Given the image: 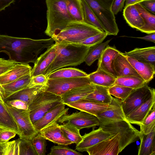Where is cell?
I'll return each mask as SVG.
<instances>
[{
    "label": "cell",
    "instance_id": "obj_1",
    "mask_svg": "<svg viewBox=\"0 0 155 155\" xmlns=\"http://www.w3.org/2000/svg\"><path fill=\"white\" fill-rule=\"evenodd\" d=\"M50 38L33 39L0 35V53L7 54L9 59L18 63H35L38 55L45 49L53 45Z\"/></svg>",
    "mask_w": 155,
    "mask_h": 155
},
{
    "label": "cell",
    "instance_id": "obj_2",
    "mask_svg": "<svg viewBox=\"0 0 155 155\" xmlns=\"http://www.w3.org/2000/svg\"><path fill=\"white\" fill-rule=\"evenodd\" d=\"M56 56L47 68L44 74L46 76L51 73L63 67L75 66L84 62L91 47L80 43H55Z\"/></svg>",
    "mask_w": 155,
    "mask_h": 155
},
{
    "label": "cell",
    "instance_id": "obj_3",
    "mask_svg": "<svg viewBox=\"0 0 155 155\" xmlns=\"http://www.w3.org/2000/svg\"><path fill=\"white\" fill-rule=\"evenodd\" d=\"M46 3L47 25L45 33L47 35L51 38L76 21L68 11L66 0H46Z\"/></svg>",
    "mask_w": 155,
    "mask_h": 155
},
{
    "label": "cell",
    "instance_id": "obj_4",
    "mask_svg": "<svg viewBox=\"0 0 155 155\" xmlns=\"http://www.w3.org/2000/svg\"><path fill=\"white\" fill-rule=\"evenodd\" d=\"M101 32L98 28L84 21H74L51 38L55 43H78Z\"/></svg>",
    "mask_w": 155,
    "mask_h": 155
},
{
    "label": "cell",
    "instance_id": "obj_5",
    "mask_svg": "<svg viewBox=\"0 0 155 155\" xmlns=\"http://www.w3.org/2000/svg\"><path fill=\"white\" fill-rule=\"evenodd\" d=\"M104 131L114 136L119 135L120 152L130 144L139 139L140 131L126 120L100 125Z\"/></svg>",
    "mask_w": 155,
    "mask_h": 155
},
{
    "label": "cell",
    "instance_id": "obj_6",
    "mask_svg": "<svg viewBox=\"0 0 155 155\" xmlns=\"http://www.w3.org/2000/svg\"><path fill=\"white\" fill-rule=\"evenodd\" d=\"M62 103L61 96L44 90L28 106L30 117L33 124L48 111Z\"/></svg>",
    "mask_w": 155,
    "mask_h": 155
},
{
    "label": "cell",
    "instance_id": "obj_7",
    "mask_svg": "<svg viewBox=\"0 0 155 155\" xmlns=\"http://www.w3.org/2000/svg\"><path fill=\"white\" fill-rule=\"evenodd\" d=\"M92 11L108 35H116L119 29L115 15L111 9L105 8L96 0H84Z\"/></svg>",
    "mask_w": 155,
    "mask_h": 155
},
{
    "label": "cell",
    "instance_id": "obj_8",
    "mask_svg": "<svg viewBox=\"0 0 155 155\" xmlns=\"http://www.w3.org/2000/svg\"><path fill=\"white\" fill-rule=\"evenodd\" d=\"M4 104L18 127L19 138L31 140L38 133L31 121L28 109H18Z\"/></svg>",
    "mask_w": 155,
    "mask_h": 155
},
{
    "label": "cell",
    "instance_id": "obj_9",
    "mask_svg": "<svg viewBox=\"0 0 155 155\" xmlns=\"http://www.w3.org/2000/svg\"><path fill=\"white\" fill-rule=\"evenodd\" d=\"M154 94V89L149 87L147 84L133 89L125 99L120 101L121 107L126 117L148 100Z\"/></svg>",
    "mask_w": 155,
    "mask_h": 155
},
{
    "label": "cell",
    "instance_id": "obj_10",
    "mask_svg": "<svg viewBox=\"0 0 155 155\" xmlns=\"http://www.w3.org/2000/svg\"><path fill=\"white\" fill-rule=\"evenodd\" d=\"M91 83L87 76L48 79L44 90L61 96L73 88Z\"/></svg>",
    "mask_w": 155,
    "mask_h": 155
},
{
    "label": "cell",
    "instance_id": "obj_11",
    "mask_svg": "<svg viewBox=\"0 0 155 155\" xmlns=\"http://www.w3.org/2000/svg\"><path fill=\"white\" fill-rule=\"evenodd\" d=\"M67 122L79 130L86 128L95 127L99 126L100 123L97 116L82 110L69 114H66L61 117L58 123Z\"/></svg>",
    "mask_w": 155,
    "mask_h": 155
},
{
    "label": "cell",
    "instance_id": "obj_12",
    "mask_svg": "<svg viewBox=\"0 0 155 155\" xmlns=\"http://www.w3.org/2000/svg\"><path fill=\"white\" fill-rule=\"evenodd\" d=\"M120 102V100L114 97L112 103L109 104L97 103L85 99H83L66 105L70 107L97 116L106 110L115 107Z\"/></svg>",
    "mask_w": 155,
    "mask_h": 155
},
{
    "label": "cell",
    "instance_id": "obj_13",
    "mask_svg": "<svg viewBox=\"0 0 155 155\" xmlns=\"http://www.w3.org/2000/svg\"><path fill=\"white\" fill-rule=\"evenodd\" d=\"M89 155H117L120 152L119 135L116 134L92 146L86 150Z\"/></svg>",
    "mask_w": 155,
    "mask_h": 155
},
{
    "label": "cell",
    "instance_id": "obj_14",
    "mask_svg": "<svg viewBox=\"0 0 155 155\" xmlns=\"http://www.w3.org/2000/svg\"><path fill=\"white\" fill-rule=\"evenodd\" d=\"M65 105L62 103L57 105L34 123L33 124L36 130L39 133L45 127L57 122L59 119L66 114L68 111L69 108H65Z\"/></svg>",
    "mask_w": 155,
    "mask_h": 155
},
{
    "label": "cell",
    "instance_id": "obj_15",
    "mask_svg": "<svg viewBox=\"0 0 155 155\" xmlns=\"http://www.w3.org/2000/svg\"><path fill=\"white\" fill-rule=\"evenodd\" d=\"M113 136L104 130L99 127L98 129L93 130L82 136V140L76 144V149L82 152L86 151L90 147Z\"/></svg>",
    "mask_w": 155,
    "mask_h": 155
},
{
    "label": "cell",
    "instance_id": "obj_16",
    "mask_svg": "<svg viewBox=\"0 0 155 155\" xmlns=\"http://www.w3.org/2000/svg\"><path fill=\"white\" fill-rule=\"evenodd\" d=\"M121 52L115 47L107 45L98 59L97 69L103 70L117 78L113 67V61Z\"/></svg>",
    "mask_w": 155,
    "mask_h": 155
},
{
    "label": "cell",
    "instance_id": "obj_17",
    "mask_svg": "<svg viewBox=\"0 0 155 155\" xmlns=\"http://www.w3.org/2000/svg\"><path fill=\"white\" fill-rule=\"evenodd\" d=\"M155 105V94L126 117V120L131 124L140 126Z\"/></svg>",
    "mask_w": 155,
    "mask_h": 155
},
{
    "label": "cell",
    "instance_id": "obj_18",
    "mask_svg": "<svg viewBox=\"0 0 155 155\" xmlns=\"http://www.w3.org/2000/svg\"><path fill=\"white\" fill-rule=\"evenodd\" d=\"M39 133L46 140L58 145L67 146L72 143L64 136L60 125L57 122L54 123L43 129Z\"/></svg>",
    "mask_w": 155,
    "mask_h": 155
},
{
    "label": "cell",
    "instance_id": "obj_19",
    "mask_svg": "<svg viewBox=\"0 0 155 155\" xmlns=\"http://www.w3.org/2000/svg\"><path fill=\"white\" fill-rule=\"evenodd\" d=\"M95 89V85L92 83L73 88L60 96L61 102L66 105L84 99Z\"/></svg>",
    "mask_w": 155,
    "mask_h": 155
},
{
    "label": "cell",
    "instance_id": "obj_20",
    "mask_svg": "<svg viewBox=\"0 0 155 155\" xmlns=\"http://www.w3.org/2000/svg\"><path fill=\"white\" fill-rule=\"evenodd\" d=\"M56 56V51L54 45L38 58L31 71L32 77L40 74H44L45 71L54 61Z\"/></svg>",
    "mask_w": 155,
    "mask_h": 155
},
{
    "label": "cell",
    "instance_id": "obj_21",
    "mask_svg": "<svg viewBox=\"0 0 155 155\" xmlns=\"http://www.w3.org/2000/svg\"><path fill=\"white\" fill-rule=\"evenodd\" d=\"M113 67L117 78L132 76L142 78L128 61L126 56L121 52L114 60Z\"/></svg>",
    "mask_w": 155,
    "mask_h": 155
},
{
    "label": "cell",
    "instance_id": "obj_22",
    "mask_svg": "<svg viewBox=\"0 0 155 155\" xmlns=\"http://www.w3.org/2000/svg\"><path fill=\"white\" fill-rule=\"evenodd\" d=\"M32 69L28 64L18 63L6 73L0 76V84L2 85L12 82L31 73Z\"/></svg>",
    "mask_w": 155,
    "mask_h": 155
},
{
    "label": "cell",
    "instance_id": "obj_23",
    "mask_svg": "<svg viewBox=\"0 0 155 155\" xmlns=\"http://www.w3.org/2000/svg\"><path fill=\"white\" fill-rule=\"evenodd\" d=\"M124 55L137 60L155 65V47L136 48L128 52L122 53Z\"/></svg>",
    "mask_w": 155,
    "mask_h": 155
},
{
    "label": "cell",
    "instance_id": "obj_24",
    "mask_svg": "<svg viewBox=\"0 0 155 155\" xmlns=\"http://www.w3.org/2000/svg\"><path fill=\"white\" fill-rule=\"evenodd\" d=\"M126 56L136 71L146 82L148 83L153 78L155 73V65Z\"/></svg>",
    "mask_w": 155,
    "mask_h": 155
},
{
    "label": "cell",
    "instance_id": "obj_25",
    "mask_svg": "<svg viewBox=\"0 0 155 155\" xmlns=\"http://www.w3.org/2000/svg\"><path fill=\"white\" fill-rule=\"evenodd\" d=\"M45 86H36L26 88L16 92L5 99L7 101L19 99L26 102L28 106L37 96L44 90Z\"/></svg>",
    "mask_w": 155,
    "mask_h": 155
},
{
    "label": "cell",
    "instance_id": "obj_26",
    "mask_svg": "<svg viewBox=\"0 0 155 155\" xmlns=\"http://www.w3.org/2000/svg\"><path fill=\"white\" fill-rule=\"evenodd\" d=\"M123 15L127 23L131 27L137 29L143 27L145 22L135 4L125 6Z\"/></svg>",
    "mask_w": 155,
    "mask_h": 155
},
{
    "label": "cell",
    "instance_id": "obj_27",
    "mask_svg": "<svg viewBox=\"0 0 155 155\" xmlns=\"http://www.w3.org/2000/svg\"><path fill=\"white\" fill-rule=\"evenodd\" d=\"M155 129L144 134L140 133V143L138 147V155L155 154Z\"/></svg>",
    "mask_w": 155,
    "mask_h": 155
},
{
    "label": "cell",
    "instance_id": "obj_28",
    "mask_svg": "<svg viewBox=\"0 0 155 155\" xmlns=\"http://www.w3.org/2000/svg\"><path fill=\"white\" fill-rule=\"evenodd\" d=\"M97 116L99 120L100 125L125 120L126 119L120 102L115 107L106 110Z\"/></svg>",
    "mask_w": 155,
    "mask_h": 155
},
{
    "label": "cell",
    "instance_id": "obj_29",
    "mask_svg": "<svg viewBox=\"0 0 155 155\" xmlns=\"http://www.w3.org/2000/svg\"><path fill=\"white\" fill-rule=\"evenodd\" d=\"M91 83L97 85L109 88L114 84L116 78L101 70L97 69L87 76Z\"/></svg>",
    "mask_w": 155,
    "mask_h": 155
},
{
    "label": "cell",
    "instance_id": "obj_30",
    "mask_svg": "<svg viewBox=\"0 0 155 155\" xmlns=\"http://www.w3.org/2000/svg\"><path fill=\"white\" fill-rule=\"evenodd\" d=\"M31 78L30 73L10 83L2 85L5 91V99L16 92L28 88Z\"/></svg>",
    "mask_w": 155,
    "mask_h": 155
},
{
    "label": "cell",
    "instance_id": "obj_31",
    "mask_svg": "<svg viewBox=\"0 0 155 155\" xmlns=\"http://www.w3.org/2000/svg\"><path fill=\"white\" fill-rule=\"evenodd\" d=\"M108 89V87L95 85L94 91L84 99L97 103L110 104L112 102L113 97L110 94Z\"/></svg>",
    "mask_w": 155,
    "mask_h": 155
},
{
    "label": "cell",
    "instance_id": "obj_32",
    "mask_svg": "<svg viewBox=\"0 0 155 155\" xmlns=\"http://www.w3.org/2000/svg\"><path fill=\"white\" fill-rule=\"evenodd\" d=\"M145 22L144 25L137 29L147 34L155 32V16L145 8L140 3L135 4Z\"/></svg>",
    "mask_w": 155,
    "mask_h": 155
},
{
    "label": "cell",
    "instance_id": "obj_33",
    "mask_svg": "<svg viewBox=\"0 0 155 155\" xmlns=\"http://www.w3.org/2000/svg\"><path fill=\"white\" fill-rule=\"evenodd\" d=\"M88 75L87 74L81 70L68 68L57 70L47 76L48 79H54L86 77Z\"/></svg>",
    "mask_w": 155,
    "mask_h": 155
},
{
    "label": "cell",
    "instance_id": "obj_34",
    "mask_svg": "<svg viewBox=\"0 0 155 155\" xmlns=\"http://www.w3.org/2000/svg\"><path fill=\"white\" fill-rule=\"evenodd\" d=\"M4 103L0 101V127L13 130L19 136L18 127Z\"/></svg>",
    "mask_w": 155,
    "mask_h": 155
},
{
    "label": "cell",
    "instance_id": "obj_35",
    "mask_svg": "<svg viewBox=\"0 0 155 155\" xmlns=\"http://www.w3.org/2000/svg\"><path fill=\"white\" fill-rule=\"evenodd\" d=\"M68 11L75 21H84V13L81 0H66Z\"/></svg>",
    "mask_w": 155,
    "mask_h": 155
},
{
    "label": "cell",
    "instance_id": "obj_36",
    "mask_svg": "<svg viewBox=\"0 0 155 155\" xmlns=\"http://www.w3.org/2000/svg\"><path fill=\"white\" fill-rule=\"evenodd\" d=\"M147 84L141 78L134 76H129L117 78L114 84L122 85L135 89Z\"/></svg>",
    "mask_w": 155,
    "mask_h": 155
},
{
    "label": "cell",
    "instance_id": "obj_37",
    "mask_svg": "<svg viewBox=\"0 0 155 155\" xmlns=\"http://www.w3.org/2000/svg\"><path fill=\"white\" fill-rule=\"evenodd\" d=\"M61 125V129L65 137L72 143L76 144L82 140V136L77 128L68 122L63 123Z\"/></svg>",
    "mask_w": 155,
    "mask_h": 155
},
{
    "label": "cell",
    "instance_id": "obj_38",
    "mask_svg": "<svg viewBox=\"0 0 155 155\" xmlns=\"http://www.w3.org/2000/svg\"><path fill=\"white\" fill-rule=\"evenodd\" d=\"M111 40H108L91 47L84 61L88 66H90L96 60L99 59Z\"/></svg>",
    "mask_w": 155,
    "mask_h": 155
},
{
    "label": "cell",
    "instance_id": "obj_39",
    "mask_svg": "<svg viewBox=\"0 0 155 155\" xmlns=\"http://www.w3.org/2000/svg\"><path fill=\"white\" fill-rule=\"evenodd\" d=\"M81 1L84 11V21L96 27L102 32H104L102 27L91 8L84 0Z\"/></svg>",
    "mask_w": 155,
    "mask_h": 155
},
{
    "label": "cell",
    "instance_id": "obj_40",
    "mask_svg": "<svg viewBox=\"0 0 155 155\" xmlns=\"http://www.w3.org/2000/svg\"><path fill=\"white\" fill-rule=\"evenodd\" d=\"M140 126V133L148 134L155 129V105Z\"/></svg>",
    "mask_w": 155,
    "mask_h": 155
},
{
    "label": "cell",
    "instance_id": "obj_41",
    "mask_svg": "<svg viewBox=\"0 0 155 155\" xmlns=\"http://www.w3.org/2000/svg\"><path fill=\"white\" fill-rule=\"evenodd\" d=\"M133 90V89L122 85L114 84L109 88L110 94L117 98L123 101L125 99Z\"/></svg>",
    "mask_w": 155,
    "mask_h": 155
},
{
    "label": "cell",
    "instance_id": "obj_42",
    "mask_svg": "<svg viewBox=\"0 0 155 155\" xmlns=\"http://www.w3.org/2000/svg\"><path fill=\"white\" fill-rule=\"evenodd\" d=\"M19 155H38L31 140L19 138Z\"/></svg>",
    "mask_w": 155,
    "mask_h": 155
},
{
    "label": "cell",
    "instance_id": "obj_43",
    "mask_svg": "<svg viewBox=\"0 0 155 155\" xmlns=\"http://www.w3.org/2000/svg\"><path fill=\"white\" fill-rule=\"evenodd\" d=\"M82 154L70 148L67 145H58L52 146L49 153L50 155H81Z\"/></svg>",
    "mask_w": 155,
    "mask_h": 155
},
{
    "label": "cell",
    "instance_id": "obj_44",
    "mask_svg": "<svg viewBox=\"0 0 155 155\" xmlns=\"http://www.w3.org/2000/svg\"><path fill=\"white\" fill-rule=\"evenodd\" d=\"M31 141L38 155H45L46 153V140L38 133L34 137Z\"/></svg>",
    "mask_w": 155,
    "mask_h": 155
},
{
    "label": "cell",
    "instance_id": "obj_45",
    "mask_svg": "<svg viewBox=\"0 0 155 155\" xmlns=\"http://www.w3.org/2000/svg\"><path fill=\"white\" fill-rule=\"evenodd\" d=\"M107 35L106 32H101L89 37L78 43L89 47H92L102 42Z\"/></svg>",
    "mask_w": 155,
    "mask_h": 155
},
{
    "label": "cell",
    "instance_id": "obj_46",
    "mask_svg": "<svg viewBox=\"0 0 155 155\" xmlns=\"http://www.w3.org/2000/svg\"><path fill=\"white\" fill-rule=\"evenodd\" d=\"M19 138L15 140L6 142L4 148L3 155H19Z\"/></svg>",
    "mask_w": 155,
    "mask_h": 155
},
{
    "label": "cell",
    "instance_id": "obj_47",
    "mask_svg": "<svg viewBox=\"0 0 155 155\" xmlns=\"http://www.w3.org/2000/svg\"><path fill=\"white\" fill-rule=\"evenodd\" d=\"M48 79L47 76L42 74L32 77L28 87L40 86H45L47 84Z\"/></svg>",
    "mask_w": 155,
    "mask_h": 155
},
{
    "label": "cell",
    "instance_id": "obj_48",
    "mask_svg": "<svg viewBox=\"0 0 155 155\" xmlns=\"http://www.w3.org/2000/svg\"><path fill=\"white\" fill-rule=\"evenodd\" d=\"M16 133L8 129L0 127V143H5L14 137Z\"/></svg>",
    "mask_w": 155,
    "mask_h": 155
},
{
    "label": "cell",
    "instance_id": "obj_49",
    "mask_svg": "<svg viewBox=\"0 0 155 155\" xmlns=\"http://www.w3.org/2000/svg\"><path fill=\"white\" fill-rule=\"evenodd\" d=\"M17 62L10 59L0 58V76L4 74L12 68Z\"/></svg>",
    "mask_w": 155,
    "mask_h": 155
},
{
    "label": "cell",
    "instance_id": "obj_50",
    "mask_svg": "<svg viewBox=\"0 0 155 155\" xmlns=\"http://www.w3.org/2000/svg\"><path fill=\"white\" fill-rule=\"evenodd\" d=\"M8 105L15 108L22 110L28 109V105L26 102L19 99L7 101L5 103Z\"/></svg>",
    "mask_w": 155,
    "mask_h": 155
},
{
    "label": "cell",
    "instance_id": "obj_51",
    "mask_svg": "<svg viewBox=\"0 0 155 155\" xmlns=\"http://www.w3.org/2000/svg\"><path fill=\"white\" fill-rule=\"evenodd\" d=\"M126 0H114L111 7V10L114 15L121 12Z\"/></svg>",
    "mask_w": 155,
    "mask_h": 155
},
{
    "label": "cell",
    "instance_id": "obj_52",
    "mask_svg": "<svg viewBox=\"0 0 155 155\" xmlns=\"http://www.w3.org/2000/svg\"><path fill=\"white\" fill-rule=\"evenodd\" d=\"M142 6L147 10L155 14V0H147L140 2Z\"/></svg>",
    "mask_w": 155,
    "mask_h": 155
},
{
    "label": "cell",
    "instance_id": "obj_53",
    "mask_svg": "<svg viewBox=\"0 0 155 155\" xmlns=\"http://www.w3.org/2000/svg\"><path fill=\"white\" fill-rule=\"evenodd\" d=\"M133 38H139L147 41H151L154 43H155V32L148 34V35L143 37Z\"/></svg>",
    "mask_w": 155,
    "mask_h": 155
},
{
    "label": "cell",
    "instance_id": "obj_54",
    "mask_svg": "<svg viewBox=\"0 0 155 155\" xmlns=\"http://www.w3.org/2000/svg\"><path fill=\"white\" fill-rule=\"evenodd\" d=\"M14 1L15 0H0V11L4 10Z\"/></svg>",
    "mask_w": 155,
    "mask_h": 155
},
{
    "label": "cell",
    "instance_id": "obj_55",
    "mask_svg": "<svg viewBox=\"0 0 155 155\" xmlns=\"http://www.w3.org/2000/svg\"><path fill=\"white\" fill-rule=\"evenodd\" d=\"M106 8L111 9L114 0H96Z\"/></svg>",
    "mask_w": 155,
    "mask_h": 155
},
{
    "label": "cell",
    "instance_id": "obj_56",
    "mask_svg": "<svg viewBox=\"0 0 155 155\" xmlns=\"http://www.w3.org/2000/svg\"><path fill=\"white\" fill-rule=\"evenodd\" d=\"M5 92L2 85L0 84V101L5 103Z\"/></svg>",
    "mask_w": 155,
    "mask_h": 155
},
{
    "label": "cell",
    "instance_id": "obj_57",
    "mask_svg": "<svg viewBox=\"0 0 155 155\" xmlns=\"http://www.w3.org/2000/svg\"><path fill=\"white\" fill-rule=\"evenodd\" d=\"M146 0H126L125 6L140 3Z\"/></svg>",
    "mask_w": 155,
    "mask_h": 155
},
{
    "label": "cell",
    "instance_id": "obj_58",
    "mask_svg": "<svg viewBox=\"0 0 155 155\" xmlns=\"http://www.w3.org/2000/svg\"><path fill=\"white\" fill-rule=\"evenodd\" d=\"M5 143H0V155H3V151Z\"/></svg>",
    "mask_w": 155,
    "mask_h": 155
}]
</instances>
